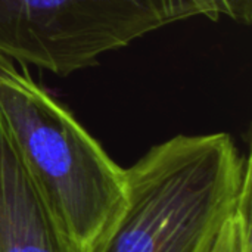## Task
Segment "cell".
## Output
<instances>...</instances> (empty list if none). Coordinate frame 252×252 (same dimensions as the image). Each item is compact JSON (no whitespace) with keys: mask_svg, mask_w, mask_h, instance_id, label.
Returning a JSON list of instances; mask_svg holds the SVG:
<instances>
[{"mask_svg":"<svg viewBox=\"0 0 252 252\" xmlns=\"http://www.w3.org/2000/svg\"><path fill=\"white\" fill-rule=\"evenodd\" d=\"M126 207L96 252H213L251 190L227 133L176 136L126 168Z\"/></svg>","mask_w":252,"mask_h":252,"instance_id":"1","label":"cell"},{"mask_svg":"<svg viewBox=\"0 0 252 252\" xmlns=\"http://www.w3.org/2000/svg\"><path fill=\"white\" fill-rule=\"evenodd\" d=\"M0 124L75 250L97 251L126 207V168L25 65L1 55Z\"/></svg>","mask_w":252,"mask_h":252,"instance_id":"2","label":"cell"},{"mask_svg":"<svg viewBox=\"0 0 252 252\" xmlns=\"http://www.w3.org/2000/svg\"><path fill=\"white\" fill-rule=\"evenodd\" d=\"M192 16L248 25L252 0H0V55L66 77Z\"/></svg>","mask_w":252,"mask_h":252,"instance_id":"3","label":"cell"},{"mask_svg":"<svg viewBox=\"0 0 252 252\" xmlns=\"http://www.w3.org/2000/svg\"><path fill=\"white\" fill-rule=\"evenodd\" d=\"M0 252H78L1 124Z\"/></svg>","mask_w":252,"mask_h":252,"instance_id":"4","label":"cell"},{"mask_svg":"<svg viewBox=\"0 0 252 252\" xmlns=\"http://www.w3.org/2000/svg\"><path fill=\"white\" fill-rule=\"evenodd\" d=\"M250 252H252V250H251V251H250Z\"/></svg>","mask_w":252,"mask_h":252,"instance_id":"5","label":"cell"}]
</instances>
